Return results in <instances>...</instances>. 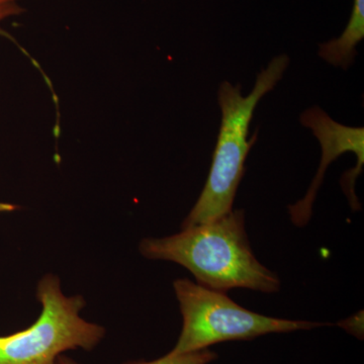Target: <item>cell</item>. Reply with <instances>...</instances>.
Here are the masks:
<instances>
[{"label": "cell", "instance_id": "30bf717a", "mask_svg": "<svg viewBox=\"0 0 364 364\" xmlns=\"http://www.w3.org/2000/svg\"><path fill=\"white\" fill-rule=\"evenodd\" d=\"M18 0H0V6H6V4H16Z\"/></svg>", "mask_w": 364, "mask_h": 364}, {"label": "cell", "instance_id": "ba28073f", "mask_svg": "<svg viewBox=\"0 0 364 364\" xmlns=\"http://www.w3.org/2000/svg\"><path fill=\"white\" fill-rule=\"evenodd\" d=\"M23 9H21L18 4H6V6H0V25L6 21L7 18H13V16H20L23 13ZM0 37L9 38L11 39L9 33H6L0 26Z\"/></svg>", "mask_w": 364, "mask_h": 364}, {"label": "cell", "instance_id": "7a4b0ae2", "mask_svg": "<svg viewBox=\"0 0 364 364\" xmlns=\"http://www.w3.org/2000/svg\"><path fill=\"white\" fill-rule=\"evenodd\" d=\"M289 58L280 55L272 60L256 78L252 91L244 97L240 85L224 81L218 92L222 121L213 155L212 166L198 202L184 220L182 228L203 224L231 212L246 158L257 135L248 140L249 126L261 98L282 80Z\"/></svg>", "mask_w": 364, "mask_h": 364}, {"label": "cell", "instance_id": "8992f818", "mask_svg": "<svg viewBox=\"0 0 364 364\" xmlns=\"http://www.w3.org/2000/svg\"><path fill=\"white\" fill-rule=\"evenodd\" d=\"M364 38V0H353V7L344 32L337 39L318 46V56L333 66L346 70L354 62L356 46Z\"/></svg>", "mask_w": 364, "mask_h": 364}, {"label": "cell", "instance_id": "9c48e42d", "mask_svg": "<svg viewBox=\"0 0 364 364\" xmlns=\"http://www.w3.org/2000/svg\"><path fill=\"white\" fill-rule=\"evenodd\" d=\"M340 327L343 328L347 332L358 337V338H363V316H354V317L349 318L348 320L343 321L339 323Z\"/></svg>", "mask_w": 364, "mask_h": 364}, {"label": "cell", "instance_id": "3957f363", "mask_svg": "<svg viewBox=\"0 0 364 364\" xmlns=\"http://www.w3.org/2000/svg\"><path fill=\"white\" fill-rule=\"evenodd\" d=\"M182 315V329L169 355L203 350L221 342L249 340L270 334L311 330L322 323L286 320L251 312L223 291L188 279L173 284Z\"/></svg>", "mask_w": 364, "mask_h": 364}, {"label": "cell", "instance_id": "277c9868", "mask_svg": "<svg viewBox=\"0 0 364 364\" xmlns=\"http://www.w3.org/2000/svg\"><path fill=\"white\" fill-rule=\"evenodd\" d=\"M37 298L42 304L38 320L21 331L0 335V364H57L64 352L91 351L104 339V327L79 316L85 299L64 296L58 277H43Z\"/></svg>", "mask_w": 364, "mask_h": 364}, {"label": "cell", "instance_id": "5b68a950", "mask_svg": "<svg viewBox=\"0 0 364 364\" xmlns=\"http://www.w3.org/2000/svg\"><path fill=\"white\" fill-rule=\"evenodd\" d=\"M301 123L310 129L320 142L322 160L315 179L303 200L289 205L291 221L296 226H305L312 215L314 200L324 178L326 169L330 163L346 152H353L358 158L355 168L345 173L341 184L353 208H359L354 193L356 178L360 176L364 164V129L353 128L337 123L318 107H311L301 114Z\"/></svg>", "mask_w": 364, "mask_h": 364}, {"label": "cell", "instance_id": "52a82bcc", "mask_svg": "<svg viewBox=\"0 0 364 364\" xmlns=\"http://www.w3.org/2000/svg\"><path fill=\"white\" fill-rule=\"evenodd\" d=\"M217 358V354L210 349H203V350L191 352V353L181 354V355H166L163 356L153 361H134L126 364H208ZM57 364H79L77 361L74 360L68 356L60 355L57 359Z\"/></svg>", "mask_w": 364, "mask_h": 364}, {"label": "cell", "instance_id": "6da1fadb", "mask_svg": "<svg viewBox=\"0 0 364 364\" xmlns=\"http://www.w3.org/2000/svg\"><path fill=\"white\" fill-rule=\"evenodd\" d=\"M140 252L148 259L181 264L195 275L198 284L223 293L235 287L267 294L280 289L277 275L254 256L243 210L184 228L173 236L145 239Z\"/></svg>", "mask_w": 364, "mask_h": 364}]
</instances>
